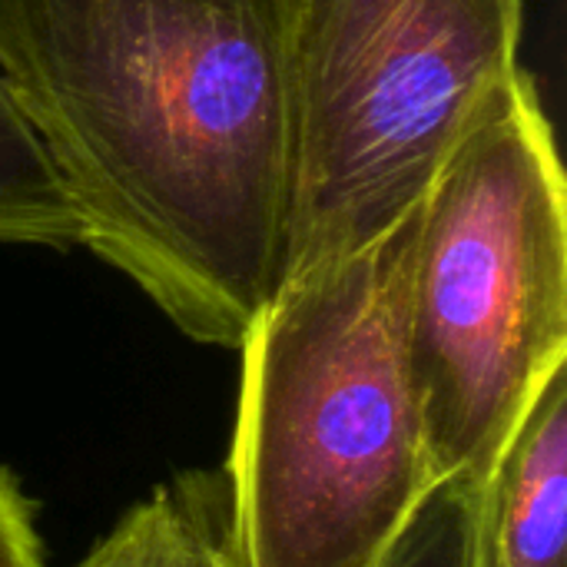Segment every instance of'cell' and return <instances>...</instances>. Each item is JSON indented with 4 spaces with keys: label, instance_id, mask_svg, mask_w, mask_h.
<instances>
[{
    "label": "cell",
    "instance_id": "obj_1",
    "mask_svg": "<svg viewBox=\"0 0 567 567\" xmlns=\"http://www.w3.org/2000/svg\"><path fill=\"white\" fill-rule=\"evenodd\" d=\"M292 0H0V83L80 246L239 349L282 279Z\"/></svg>",
    "mask_w": 567,
    "mask_h": 567
},
{
    "label": "cell",
    "instance_id": "obj_8",
    "mask_svg": "<svg viewBox=\"0 0 567 567\" xmlns=\"http://www.w3.org/2000/svg\"><path fill=\"white\" fill-rule=\"evenodd\" d=\"M385 567H488L485 482H442Z\"/></svg>",
    "mask_w": 567,
    "mask_h": 567
},
{
    "label": "cell",
    "instance_id": "obj_9",
    "mask_svg": "<svg viewBox=\"0 0 567 567\" xmlns=\"http://www.w3.org/2000/svg\"><path fill=\"white\" fill-rule=\"evenodd\" d=\"M0 567H47L37 508L17 475L0 465Z\"/></svg>",
    "mask_w": 567,
    "mask_h": 567
},
{
    "label": "cell",
    "instance_id": "obj_4",
    "mask_svg": "<svg viewBox=\"0 0 567 567\" xmlns=\"http://www.w3.org/2000/svg\"><path fill=\"white\" fill-rule=\"evenodd\" d=\"M522 27L525 0H292L282 279L372 246L429 196L522 66Z\"/></svg>",
    "mask_w": 567,
    "mask_h": 567
},
{
    "label": "cell",
    "instance_id": "obj_7",
    "mask_svg": "<svg viewBox=\"0 0 567 567\" xmlns=\"http://www.w3.org/2000/svg\"><path fill=\"white\" fill-rule=\"evenodd\" d=\"M0 243L73 249L80 219L40 140L0 83Z\"/></svg>",
    "mask_w": 567,
    "mask_h": 567
},
{
    "label": "cell",
    "instance_id": "obj_3",
    "mask_svg": "<svg viewBox=\"0 0 567 567\" xmlns=\"http://www.w3.org/2000/svg\"><path fill=\"white\" fill-rule=\"evenodd\" d=\"M402 339L439 482H488L567 369V179L522 66L422 199Z\"/></svg>",
    "mask_w": 567,
    "mask_h": 567
},
{
    "label": "cell",
    "instance_id": "obj_6",
    "mask_svg": "<svg viewBox=\"0 0 567 567\" xmlns=\"http://www.w3.org/2000/svg\"><path fill=\"white\" fill-rule=\"evenodd\" d=\"M73 567H239L223 468L156 485Z\"/></svg>",
    "mask_w": 567,
    "mask_h": 567
},
{
    "label": "cell",
    "instance_id": "obj_5",
    "mask_svg": "<svg viewBox=\"0 0 567 567\" xmlns=\"http://www.w3.org/2000/svg\"><path fill=\"white\" fill-rule=\"evenodd\" d=\"M488 567H565L567 372L538 395L485 482Z\"/></svg>",
    "mask_w": 567,
    "mask_h": 567
},
{
    "label": "cell",
    "instance_id": "obj_2",
    "mask_svg": "<svg viewBox=\"0 0 567 567\" xmlns=\"http://www.w3.org/2000/svg\"><path fill=\"white\" fill-rule=\"evenodd\" d=\"M422 203L372 246L282 279L239 346V567H385L442 485L405 365Z\"/></svg>",
    "mask_w": 567,
    "mask_h": 567
}]
</instances>
